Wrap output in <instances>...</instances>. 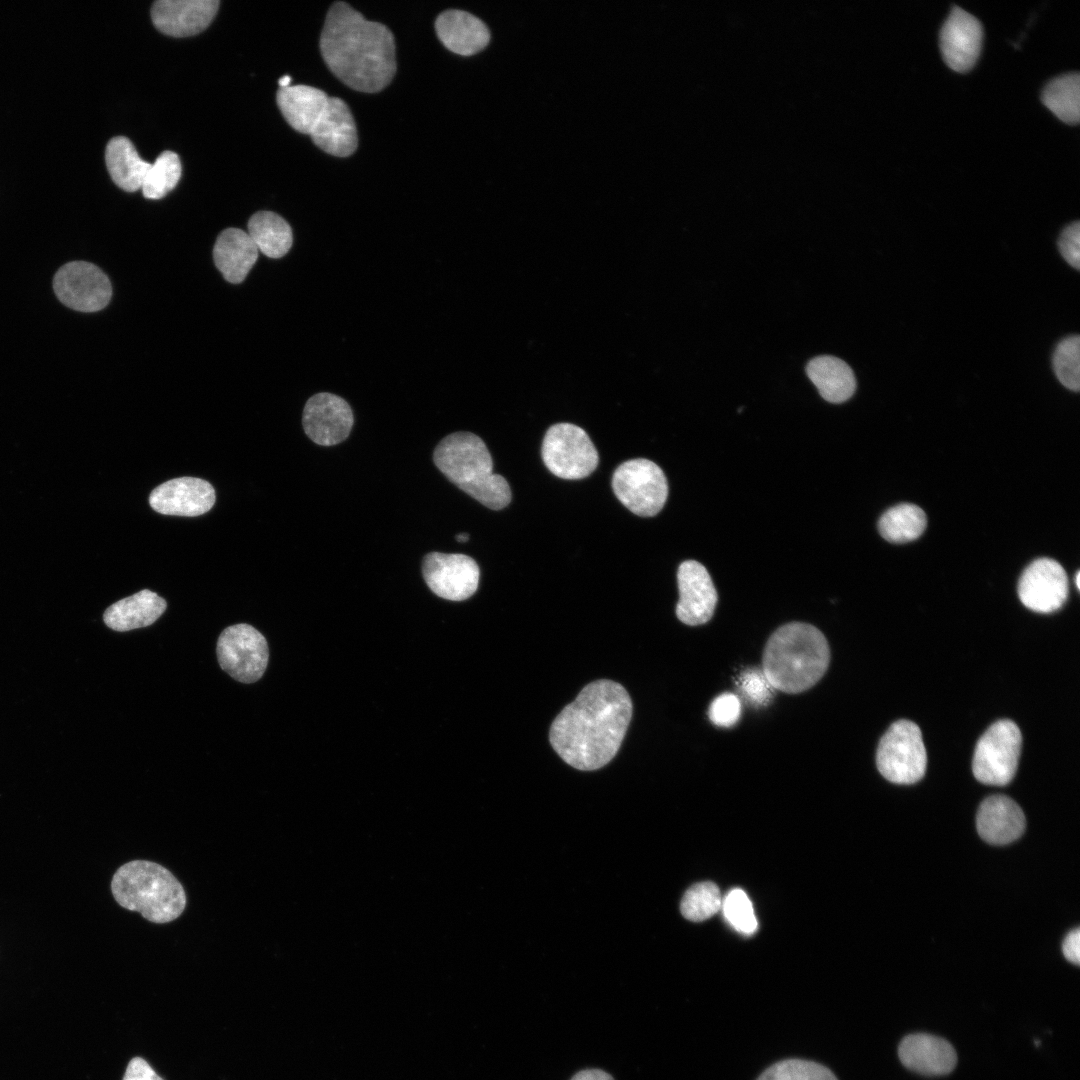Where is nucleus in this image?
I'll return each mask as SVG.
<instances>
[{
	"instance_id": "5",
	"label": "nucleus",
	"mask_w": 1080,
	"mask_h": 1080,
	"mask_svg": "<svg viewBox=\"0 0 1080 1080\" xmlns=\"http://www.w3.org/2000/svg\"><path fill=\"white\" fill-rule=\"evenodd\" d=\"M111 891L121 907L139 912L152 923L171 922L186 907L182 884L168 869L147 860L120 866L113 875Z\"/></svg>"
},
{
	"instance_id": "2",
	"label": "nucleus",
	"mask_w": 1080,
	"mask_h": 1080,
	"mask_svg": "<svg viewBox=\"0 0 1080 1080\" xmlns=\"http://www.w3.org/2000/svg\"><path fill=\"white\" fill-rule=\"evenodd\" d=\"M320 51L331 72L360 92L382 90L396 72L392 32L381 23L366 20L345 2H336L329 9Z\"/></svg>"
},
{
	"instance_id": "4",
	"label": "nucleus",
	"mask_w": 1080,
	"mask_h": 1080,
	"mask_svg": "<svg viewBox=\"0 0 1080 1080\" xmlns=\"http://www.w3.org/2000/svg\"><path fill=\"white\" fill-rule=\"evenodd\" d=\"M433 461L437 468L469 496L492 510L511 501L506 479L493 473V461L484 441L471 432H454L436 446Z\"/></svg>"
},
{
	"instance_id": "26",
	"label": "nucleus",
	"mask_w": 1080,
	"mask_h": 1080,
	"mask_svg": "<svg viewBox=\"0 0 1080 1080\" xmlns=\"http://www.w3.org/2000/svg\"><path fill=\"white\" fill-rule=\"evenodd\" d=\"M806 372L822 398L830 403L845 402L855 392L856 379L852 369L837 357H815L809 361Z\"/></svg>"
},
{
	"instance_id": "15",
	"label": "nucleus",
	"mask_w": 1080,
	"mask_h": 1080,
	"mask_svg": "<svg viewBox=\"0 0 1080 1080\" xmlns=\"http://www.w3.org/2000/svg\"><path fill=\"white\" fill-rule=\"evenodd\" d=\"M677 582V618L690 626L708 622L714 614L718 595L707 569L695 560H686L678 568Z\"/></svg>"
},
{
	"instance_id": "7",
	"label": "nucleus",
	"mask_w": 1080,
	"mask_h": 1080,
	"mask_svg": "<svg viewBox=\"0 0 1080 1080\" xmlns=\"http://www.w3.org/2000/svg\"><path fill=\"white\" fill-rule=\"evenodd\" d=\"M1022 745V735L1011 720L993 723L978 740L972 771L984 784L1003 786L1014 777Z\"/></svg>"
},
{
	"instance_id": "38",
	"label": "nucleus",
	"mask_w": 1080,
	"mask_h": 1080,
	"mask_svg": "<svg viewBox=\"0 0 1080 1080\" xmlns=\"http://www.w3.org/2000/svg\"><path fill=\"white\" fill-rule=\"evenodd\" d=\"M1058 248L1066 262L1075 269L1080 268V222L1068 224L1058 239Z\"/></svg>"
},
{
	"instance_id": "12",
	"label": "nucleus",
	"mask_w": 1080,
	"mask_h": 1080,
	"mask_svg": "<svg viewBox=\"0 0 1080 1080\" xmlns=\"http://www.w3.org/2000/svg\"><path fill=\"white\" fill-rule=\"evenodd\" d=\"M423 578L437 596L462 601L477 590L480 570L476 561L464 554L430 552L422 563Z\"/></svg>"
},
{
	"instance_id": "33",
	"label": "nucleus",
	"mask_w": 1080,
	"mask_h": 1080,
	"mask_svg": "<svg viewBox=\"0 0 1080 1080\" xmlns=\"http://www.w3.org/2000/svg\"><path fill=\"white\" fill-rule=\"evenodd\" d=\"M1053 369L1060 383L1078 392L1080 388V337L1071 335L1062 339L1053 354Z\"/></svg>"
},
{
	"instance_id": "13",
	"label": "nucleus",
	"mask_w": 1080,
	"mask_h": 1080,
	"mask_svg": "<svg viewBox=\"0 0 1080 1080\" xmlns=\"http://www.w3.org/2000/svg\"><path fill=\"white\" fill-rule=\"evenodd\" d=\"M353 423L354 417L349 403L336 394L316 393L304 406V432L318 445L333 446L342 442L349 436Z\"/></svg>"
},
{
	"instance_id": "34",
	"label": "nucleus",
	"mask_w": 1080,
	"mask_h": 1080,
	"mask_svg": "<svg viewBox=\"0 0 1080 1080\" xmlns=\"http://www.w3.org/2000/svg\"><path fill=\"white\" fill-rule=\"evenodd\" d=\"M757 1080H838L827 1067L809 1060L786 1059L768 1067Z\"/></svg>"
},
{
	"instance_id": "9",
	"label": "nucleus",
	"mask_w": 1080,
	"mask_h": 1080,
	"mask_svg": "<svg viewBox=\"0 0 1080 1080\" xmlns=\"http://www.w3.org/2000/svg\"><path fill=\"white\" fill-rule=\"evenodd\" d=\"M542 459L555 476L575 480L589 476L599 462L598 452L588 434L571 423H557L546 432Z\"/></svg>"
},
{
	"instance_id": "43",
	"label": "nucleus",
	"mask_w": 1080,
	"mask_h": 1080,
	"mask_svg": "<svg viewBox=\"0 0 1080 1080\" xmlns=\"http://www.w3.org/2000/svg\"><path fill=\"white\" fill-rule=\"evenodd\" d=\"M455 538L458 542H467L469 540V535L467 533H459Z\"/></svg>"
},
{
	"instance_id": "42",
	"label": "nucleus",
	"mask_w": 1080,
	"mask_h": 1080,
	"mask_svg": "<svg viewBox=\"0 0 1080 1080\" xmlns=\"http://www.w3.org/2000/svg\"><path fill=\"white\" fill-rule=\"evenodd\" d=\"M290 83H291V77L288 76V75H284L283 77H281L278 80V84H279L280 88L289 87Z\"/></svg>"
},
{
	"instance_id": "35",
	"label": "nucleus",
	"mask_w": 1080,
	"mask_h": 1080,
	"mask_svg": "<svg viewBox=\"0 0 1080 1080\" xmlns=\"http://www.w3.org/2000/svg\"><path fill=\"white\" fill-rule=\"evenodd\" d=\"M729 924L742 934H752L757 929V919L747 894L735 888L722 899L721 906Z\"/></svg>"
},
{
	"instance_id": "29",
	"label": "nucleus",
	"mask_w": 1080,
	"mask_h": 1080,
	"mask_svg": "<svg viewBox=\"0 0 1080 1080\" xmlns=\"http://www.w3.org/2000/svg\"><path fill=\"white\" fill-rule=\"evenodd\" d=\"M1042 101L1061 120L1075 124L1080 116V75L1067 72L1050 79L1042 91Z\"/></svg>"
},
{
	"instance_id": "44",
	"label": "nucleus",
	"mask_w": 1080,
	"mask_h": 1080,
	"mask_svg": "<svg viewBox=\"0 0 1080 1080\" xmlns=\"http://www.w3.org/2000/svg\"><path fill=\"white\" fill-rule=\"evenodd\" d=\"M1079 578H1080V573H1079V572H1077V574H1076V587H1077L1078 589H1079V587H1080V582H1079Z\"/></svg>"
},
{
	"instance_id": "20",
	"label": "nucleus",
	"mask_w": 1080,
	"mask_h": 1080,
	"mask_svg": "<svg viewBox=\"0 0 1080 1080\" xmlns=\"http://www.w3.org/2000/svg\"><path fill=\"white\" fill-rule=\"evenodd\" d=\"M1025 816L1020 806L1004 795L986 798L979 806L976 825L980 837L994 845L1008 844L1025 830Z\"/></svg>"
},
{
	"instance_id": "10",
	"label": "nucleus",
	"mask_w": 1080,
	"mask_h": 1080,
	"mask_svg": "<svg viewBox=\"0 0 1080 1080\" xmlns=\"http://www.w3.org/2000/svg\"><path fill=\"white\" fill-rule=\"evenodd\" d=\"M216 652L221 669L241 683L258 681L268 664L265 637L246 623L225 628L218 638Z\"/></svg>"
},
{
	"instance_id": "22",
	"label": "nucleus",
	"mask_w": 1080,
	"mask_h": 1080,
	"mask_svg": "<svg viewBox=\"0 0 1080 1080\" xmlns=\"http://www.w3.org/2000/svg\"><path fill=\"white\" fill-rule=\"evenodd\" d=\"M435 30L448 50L462 56L482 51L490 40L489 29L484 22L462 10L442 12L435 21Z\"/></svg>"
},
{
	"instance_id": "17",
	"label": "nucleus",
	"mask_w": 1080,
	"mask_h": 1080,
	"mask_svg": "<svg viewBox=\"0 0 1080 1080\" xmlns=\"http://www.w3.org/2000/svg\"><path fill=\"white\" fill-rule=\"evenodd\" d=\"M982 36L981 22L954 6L940 30V48L947 65L960 72L970 69L979 56Z\"/></svg>"
},
{
	"instance_id": "39",
	"label": "nucleus",
	"mask_w": 1080,
	"mask_h": 1080,
	"mask_svg": "<svg viewBox=\"0 0 1080 1080\" xmlns=\"http://www.w3.org/2000/svg\"><path fill=\"white\" fill-rule=\"evenodd\" d=\"M123 1080H163L141 1057H134L128 1063Z\"/></svg>"
},
{
	"instance_id": "32",
	"label": "nucleus",
	"mask_w": 1080,
	"mask_h": 1080,
	"mask_svg": "<svg viewBox=\"0 0 1080 1080\" xmlns=\"http://www.w3.org/2000/svg\"><path fill=\"white\" fill-rule=\"evenodd\" d=\"M721 906L722 897L719 888L712 882H700L685 892L680 910L686 919L699 922L712 917L721 909Z\"/></svg>"
},
{
	"instance_id": "37",
	"label": "nucleus",
	"mask_w": 1080,
	"mask_h": 1080,
	"mask_svg": "<svg viewBox=\"0 0 1080 1080\" xmlns=\"http://www.w3.org/2000/svg\"><path fill=\"white\" fill-rule=\"evenodd\" d=\"M740 714V700L732 693H723L717 696L708 710L712 723L725 728L733 726L738 721Z\"/></svg>"
},
{
	"instance_id": "6",
	"label": "nucleus",
	"mask_w": 1080,
	"mask_h": 1080,
	"mask_svg": "<svg viewBox=\"0 0 1080 1080\" xmlns=\"http://www.w3.org/2000/svg\"><path fill=\"white\" fill-rule=\"evenodd\" d=\"M876 765L896 784H912L925 774L927 755L920 728L909 720L894 722L880 739Z\"/></svg>"
},
{
	"instance_id": "3",
	"label": "nucleus",
	"mask_w": 1080,
	"mask_h": 1080,
	"mask_svg": "<svg viewBox=\"0 0 1080 1080\" xmlns=\"http://www.w3.org/2000/svg\"><path fill=\"white\" fill-rule=\"evenodd\" d=\"M830 658L829 644L818 628L790 622L767 640L761 669L775 690L797 694L812 688L824 676Z\"/></svg>"
},
{
	"instance_id": "27",
	"label": "nucleus",
	"mask_w": 1080,
	"mask_h": 1080,
	"mask_svg": "<svg viewBox=\"0 0 1080 1080\" xmlns=\"http://www.w3.org/2000/svg\"><path fill=\"white\" fill-rule=\"evenodd\" d=\"M105 162L113 182L121 189L134 192L141 188L151 163L143 160L133 143L124 136L109 140Z\"/></svg>"
},
{
	"instance_id": "18",
	"label": "nucleus",
	"mask_w": 1080,
	"mask_h": 1080,
	"mask_svg": "<svg viewBox=\"0 0 1080 1080\" xmlns=\"http://www.w3.org/2000/svg\"><path fill=\"white\" fill-rule=\"evenodd\" d=\"M219 3L218 0H158L152 5L151 18L163 34L187 37L208 27Z\"/></svg>"
},
{
	"instance_id": "31",
	"label": "nucleus",
	"mask_w": 1080,
	"mask_h": 1080,
	"mask_svg": "<svg viewBox=\"0 0 1080 1080\" xmlns=\"http://www.w3.org/2000/svg\"><path fill=\"white\" fill-rule=\"evenodd\" d=\"M182 173L179 156L172 151L162 152L148 169L142 193L148 199H160L177 185Z\"/></svg>"
},
{
	"instance_id": "24",
	"label": "nucleus",
	"mask_w": 1080,
	"mask_h": 1080,
	"mask_svg": "<svg viewBox=\"0 0 1080 1080\" xmlns=\"http://www.w3.org/2000/svg\"><path fill=\"white\" fill-rule=\"evenodd\" d=\"M213 258L223 277L230 283L238 284L255 264L258 249L247 232L238 228H227L216 240Z\"/></svg>"
},
{
	"instance_id": "11",
	"label": "nucleus",
	"mask_w": 1080,
	"mask_h": 1080,
	"mask_svg": "<svg viewBox=\"0 0 1080 1080\" xmlns=\"http://www.w3.org/2000/svg\"><path fill=\"white\" fill-rule=\"evenodd\" d=\"M54 292L65 306L80 312H96L107 306L112 288L104 272L92 263L64 264L53 279Z\"/></svg>"
},
{
	"instance_id": "1",
	"label": "nucleus",
	"mask_w": 1080,
	"mask_h": 1080,
	"mask_svg": "<svg viewBox=\"0 0 1080 1080\" xmlns=\"http://www.w3.org/2000/svg\"><path fill=\"white\" fill-rule=\"evenodd\" d=\"M631 716L632 701L626 689L612 680H596L554 719L550 743L570 766L596 770L618 752Z\"/></svg>"
},
{
	"instance_id": "36",
	"label": "nucleus",
	"mask_w": 1080,
	"mask_h": 1080,
	"mask_svg": "<svg viewBox=\"0 0 1080 1080\" xmlns=\"http://www.w3.org/2000/svg\"><path fill=\"white\" fill-rule=\"evenodd\" d=\"M739 687L749 703L758 707L767 705L775 690L758 668L744 671L739 678Z\"/></svg>"
},
{
	"instance_id": "14",
	"label": "nucleus",
	"mask_w": 1080,
	"mask_h": 1080,
	"mask_svg": "<svg viewBox=\"0 0 1080 1080\" xmlns=\"http://www.w3.org/2000/svg\"><path fill=\"white\" fill-rule=\"evenodd\" d=\"M1018 595L1021 602L1032 611L1051 613L1058 610L1068 595V579L1064 568L1049 558L1033 561L1019 579Z\"/></svg>"
},
{
	"instance_id": "28",
	"label": "nucleus",
	"mask_w": 1080,
	"mask_h": 1080,
	"mask_svg": "<svg viewBox=\"0 0 1080 1080\" xmlns=\"http://www.w3.org/2000/svg\"><path fill=\"white\" fill-rule=\"evenodd\" d=\"M248 235L265 256L278 259L285 256L293 244L288 222L271 211H259L248 221Z\"/></svg>"
},
{
	"instance_id": "19",
	"label": "nucleus",
	"mask_w": 1080,
	"mask_h": 1080,
	"mask_svg": "<svg viewBox=\"0 0 1080 1080\" xmlns=\"http://www.w3.org/2000/svg\"><path fill=\"white\" fill-rule=\"evenodd\" d=\"M310 137L317 147L330 155L347 157L353 154L358 137L348 105L338 97H330Z\"/></svg>"
},
{
	"instance_id": "30",
	"label": "nucleus",
	"mask_w": 1080,
	"mask_h": 1080,
	"mask_svg": "<svg viewBox=\"0 0 1080 1080\" xmlns=\"http://www.w3.org/2000/svg\"><path fill=\"white\" fill-rule=\"evenodd\" d=\"M925 527L924 511L909 503H901L888 509L878 522L880 534L892 543L913 541L923 533Z\"/></svg>"
},
{
	"instance_id": "25",
	"label": "nucleus",
	"mask_w": 1080,
	"mask_h": 1080,
	"mask_svg": "<svg viewBox=\"0 0 1080 1080\" xmlns=\"http://www.w3.org/2000/svg\"><path fill=\"white\" fill-rule=\"evenodd\" d=\"M166 607L167 603L162 597L144 589L109 606L103 620L112 630L130 631L153 624Z\"/></svg>"
},
{
	"instance_id": "8",
	"label": "nucleus",
	"mask_w": 1080,
	"mask_h": 1080,
	"mask_svg": "<svg viewBox=\"0 0 1080 1080\" xmlns=\"http://www.w3.org/2000/svg\"><path fill=\"white\" fill-rule=\"evenodd\" d=\"M612 488L618 500L641 517L658 514L668 496L664 472L657 464L644 458L620 464L613 474Z\"/></svg>"
},
{
	"instance_id": "23",
	"label": "nucleus",
	"mask_w": 1080,
	"mask_h": 1080,
	"mask_svg": "<svg viewBox=\"0 0 1080 1080\" xmlns=\"http://www.w3.org/2000/svg\"><path fill=\"white\" fill-rule=\"evenodd\" d=\"M329 98L324 91L307 85L280 88L276 95L277 105L287 123L307 135L324 113Z\"/></svg>"
},
{
	"instance_id": "40",
	"label": "nucleus",
	"mask_w": 1080,
	"mask_h": 1080,
	"mask_svg": "<svg viewBox=\"0 0 1080 1080\" xmlns=\"http://www.w3.org/2000/svg\"><path fill=\"white\" fill-rule=\"evenodd\" d=\"M1063 954L1065 958L1079 965L1080 963V929L1076 928L1070 931L1064 939L1062 946Z\"/></svg>"
},
{
	"instance_id": "21",
	"label": "nucleus",
	"mask_w": 1080,
	"mask_h": 1080,
	"mask_svg": "<svg viewBox=\"0 0 1080 1080\" xmlns=\"http://www.w3.org/2000/svg\"><path fill=\"white\" fill-rule=\"evenodd\" d=\"M902 1064L924 1075H944L957 1063V1054L946 1040L929 1034L906 1036L898 1049Z\"/></svg>"
},
{
	"instance_id": "16",
	"label": "nucleus",
	"mask_w": 1080,
	"mask_h": 1080,
	"mask_svg": "<svg viewBox=\"0 0 1080 1080\" xmlns=\"http://www.w3.org/2000/svg\"><path fill=\"white\" fill-rule=\"evenodd\" d=\"M215 498V490L208 481L180 477L157 486L149 496V504L160 514L194 517L208 512Z\"/></svg>"
},
{
	"instance_id": "41",
	"label": "nucleus",
	"mask_w": 1080,
	"mask_h": 1080,
	"mask_svg": "<svg viewBox=\"0 0 1080 1080\" xmlns=\"http://www.w3.org/2000/svg\"><path fill=\"white\" fill-rule=\"evenodd\" d=\"M571 1080H613V1078L602 1070L589 1069L575 1074Z\"/></svg>"
}]
</instances>
